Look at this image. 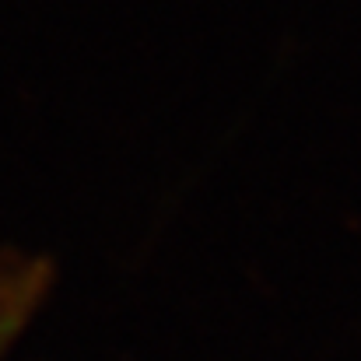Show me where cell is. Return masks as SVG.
Instances as JSON below:
<instances>
[{
    "label": "cell",
    "mask_w": 361,
    "mask_h": 361,
    "mask_svg": "<svg viewBox=\"0 0 361 361\" xmlns=\"http://www.w3.org/2000/svg\"><path fill=\"white\" fill-rule=\"evenodd\" d=\"M32 274H14L11 281H0V355L11 344V337L21 330L28 309H32Z\"/></svg>",
    "instance_id": "cell-1"
}]
</instances>
